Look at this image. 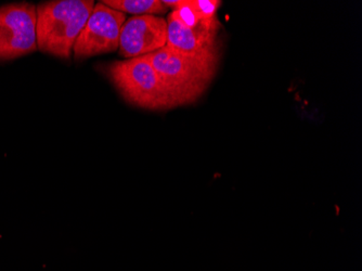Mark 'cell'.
Masks as SVG:
<instances>
[{
    "mask_svg": "<svg viewBox=\"0 0 362 271\" xmlns=\"http://www.w3.org/2000/svg\"><path fill=\"white\" fill-rule=\"evenodd\" d=\"M151 63L165 83L175 107L189 105L202 96L216 72L218 52L190 54L163 47L141 56Z\"/></svg>",
    "mask_w": 362,
    "mask_h": 271,
    "instance_id": "1",
    "label": "cell"
},
{
    "mask_svg": "<svg viewBox=\"0 0 362 271\" xmlns=\"http://www.w3.org/2000/svg\"><path fill=\"white\" fill-rule=\"evenodd\" d=\"M93 8V0H59L36 7L38 49L59 58H70Z\"/></svg>",
    "mask_w": 362,
    "mask_h": 271,
    "instance_id": "2",
    "label": "cell"
},
{
    "mask_svg": "<svg viewBox=\"0 0 362 271\" xmlns=\"http://www.w3.org/2000/svg\"><path fill=\"white\" fill-rule=\"evenodd\" d=\"M105 73L124 99L136 107L148 110L176 108L165 83L151 63L142 57L111 63Z\"/></svg>",
    "mask_w": 362,
    "mask_h": 271,
    "instance_id": "3",
    "label": "cell"
},
{
    "mask_svg": "<svg viewBox=\"0 0 362 271\" xmlns=\"http://www.w3.org/2000/svg\"><path fill=\"white\" fill-rule=\"evenodd\" d=\"M37 10L32 4L0 7V60H11L35 52Z\"/></svg>",
    "mask_w": 362,
    "mask_h": 271,
    "instance_id": "4",
    "label": "cell"
},
{
    "mask_svg": "<svg viewBox=\"0 0 362 271\" xmlns=\"http://www.w3.org/2000/svg\"><path fill=\"white\" fill-rule=\"evenodd\" d=\"M125 20L123 12L107 7L103 1L97 4L73 48L76 59L115 52Z\"/></svg>",
    "mask_w": 362,
    "mask_h": 271,
    "instance_id": "5",
    "label": "cell"
},
{
    "mask_svg": "<svg viewBox=\"0 0 362 271\" xmlns=\"http://www.w3.org/2000/svg\"><path fill=\"white\" fill-rule=\"evenodd\" d=\"M168 42V21L156 16H136L125 21L119 36V52L132 59L158 52Z\"/></svg>",
    "mask_w": 362,
    "mask_h": 271,
    "instance_id": "6",
    "label": "cell"
},
{
    "mask_svg": "<svg viewBox=\"0 0 362 271\" xmlns=\"http://www.w3.org/2000/svg\"><path fill=\"white\" fill-rule=\"evenodd\" d=\"M218 19L206 20L195 28H187L174 13L168 19V42L166 47L185 54H199L216 52Z\"/></svg>",
    "mask_w": 362,
    "mask_h": 271,
    "instance_id": "7",
    "label": "cell"
},
{
    "mask_svg": "<svg viewBox=\"0 0 362 271\" xmlns=\"http://www.w3.org/2000/svg\"><path fill=\"white\" fill-rule=\"evenodd\" d=\"M103 3L117 11L136 16L164 14L168 9L160 0H105Z\"/></svg>",
    "mask_w": 362,
    "mask_h": 271,
    "instance_id": "8",
    "label": "cell"
},
{
    "mask_svg": "<svg viewBox=\"0 0 362 271\" xmlns=\"http://www.w3.org/2000/svg\"><path fill=\"white\" fill-rule=\"evenodd\" d=\"M193 4L203 19L213 20L216 19L217 10L221 3L217 0H193Z\"/></svg>",
    "mask_w": 362,
    "mask_h": 271,
    "instance_id": "9",
    "label": "cell"
}]
</instances>
